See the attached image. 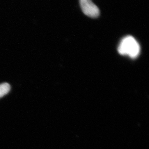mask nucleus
I'll use <instances>...</instances> for the list:
<instances>
[{
    "mask_svg": "<svg viewBox=\"0 0 149 149\" xmlns=\"http://www.w3.org/2000/svg\"><path fill=\"white\" fill-rule=\"evenodd\" d=\"M118 51L121 55H127L131 58H135L139 55L141 48L139 44L133 37L127 36L120 43Z\"/></svg>",
    "mask_w": 149,
    "mask_h": 149,
    "instance_id": "obj_1",
    "label": "nucleus"
},
{
    "mask_svg": "<svg viewBox=\"0 0 149 149\" xmlns=\"http://www.w3.org/2000/svg\"><path fill=\"white\" fill-rule=\"evenodd\" d=\"M81 7L84 14L90 18H97L100 15V9L92 0H80Z\"/></svg>",
    "mask_w": 149,
    "mask_h": 149,
    "instance_id": "obj_2",
    "label": "nucleus"
},
{
    "mask_svg": "<svg viewBox=\"0 0 149 149\" xmlns=\"http://www.w3.org/2000/svg\"><path fill=\"white\" fill-rule=\"evenodd\" d=\"M11 86L8 83H2L0 84V98L4 96L9 93Z\"/></svg>",
    "mask_w": 149,
    "mask_h": 149,
    "instance_id": "obj_3",
    "label": "nucleus"
}]
</instances>
